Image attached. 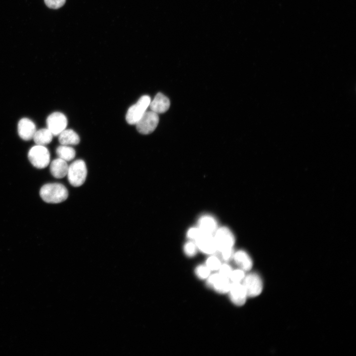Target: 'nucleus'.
I'll use <instances>...</instances> for the list:
<instances>
[{
  "label": "nucleus",
  "instance_id": "5701e85b",
  "mask_svg": "<svg viewBox=\"0 0 356 356\" xmlns=\"http://www.w3.org/2000/svg\"><path fill=\"white\" fill-rule=\"evenodd\" d=\"M245 276V271L242 269H233L229 276L232 282H241Z\"/></svg>",
  "mask_w": 356,
  "mask_h": 356
},
{
  "label": "nucleus",
  "instance_id": "4468645a",
  "mask_svg": "<svg viewBox=\"0 0 356 356\" xmlns=\"http://www.w3.org/2000/svg\"><path fill=\"white\" fill-rule=\"evenodd\" d=\"M198 227L203 232L213 234L218 228L217 221L210 215H204L198 219Z\"/></svg>",
  "mask_w": 356,
  "mask_h": 356
},
{
  "label": "nucleus",
  "instance_id": "f03ea898",
  "mask_svg": "<svg viewBox=\"0 0 356 356\" xmlns=\"http://www.w3.org/2000/svg\"><path fill=\"white\" fill-rule=\"evenodd\" d=\"M87 168L84 161L77 160L69 166L67 176L71 185L79 187L83 185L87 176Z\"/></svg>",
  "mask_w": 356,
  "mask_h": 356
},
{
  "label": "nucleus",
  "instance_id": "2eb2a0df",
  "mask_svg": "<svg viewBox=\"0 0 356 356\" xmlns=\"http://www.w3.org/2000/svg\"><path fill=\"white\" fill-rule=\"evenodd\" d=\"M235 264L244 271L250 270L253 266V261L245 251L239 250L234 252L233 258Z\"/></svg>",
  "mask_w": 356,
  "mask_h": 356
},
{
  "label": "nucleus",
  "instance_id": "6ab92c4d",
  "mask_svg": "<svg viewBox=\"0 0 356 356\" xmlns=\"http://www.w3.org/2000/svg\"><path fill=\"white\" fill-rule=\"evenodd\" d=\"M56 153L58 158L66 162L72 160L76 156L75 149L69 145L61 144L56 148Z\"/></svg>",
  "mask_w": 356,
  "mask_h": 356
},
{
  "label": "nucleus",
  "instance_id": "39448f33",
  "mask_svg": "<svg viewBox=\"0 0 356 356\" xmlns=\"http://www.w3.org/2000/svg\"><path fill=\"white\" fill-rule=\"evenodd\" d=\"M217 252L233 249L235 237L229 228L226 226L218 227L214 233Z\"/></svg>",
  "mask_w": 356,
  "mask_h": 356
},
{
  "label": "nucleus",
  "instance_id": "b1692460",
  "mask_svg": "<svg viewBox=\"0 0 356 356\" xmlns=\"http://www.w3.org/2000/svg\"><path fill=\"white\" fill-rule=\"evenodd\" d=\"M202 231L197 227H190L187 231L186 236L190 240L195 241Z\"/></svg>",
  "mask_w": 356,
  "mask_h": 356
},
{
  "label": "nucleus",
  "instance_id": "9b49d317",
  "mask_svg": "<svg viewBox=\"0 0 356 356\" xmlns=\"http://www.w3.org/2000/svg\"><path fill=\"white\" fill-rule=\"evenodd\" d=\"M230 301L237 306L243 305L247 296L246 290L242 282H232L228 292Z\"/></svg>",
  "mask_w": 356,
  "mask_h": 356
},
{
  "label": "nucleus",
  "instance_id": "6e6552de",
  "mask_svg": "<svg viewBox=\"0 0 356 356\" xmlns=\"http://www.w3.org/2000/svg\"><path fill=\"white\" fill-rule=\"evenodd\" d=\"M67 122V119L64 114L55 112L50 114L46 119L47 128L53 135H58L66 129Z\"/></svg>",
  "mask_w": 356,
  "mask_h": 356
},
{
  "label": "nucleus",
  "instance_id": "20e7f679",
  "mask_svg": "<svg viewBox=\"0 0 356 356\" xmlns=\"http://www.w3.org/2000/svg\"><path fill=\"white\" fill-rule=\"evenodd\" d=\"M29 160L35 167L43 169L50 162V153L46 147L36 145L30 148L28 153Z\"/></svg>",
  "mask_w": 356,
  "mask_h": 356
},
{
  "label": "nucleus",
  "instance_id": "f257e3e1",
  "mask_svg": "<svg viewBox=\"0 0 356 356\" xmlns=\"http://www.w3.org/2000/svg\"><path fill=\"white\" fill-rule=\"evenodd\" d=\"M42 199L48 203L56 204L64 201L68 197L67 188L59 183H47L40 189Z\"/></svg>",
  "mask_w": 356,
  "mask_h": 356
},
{
  "label": "nucleus",
  "instance_id": "dca6fc26",
  "mask_svg": "<svg viewBox=\"0 0 356 356\" xmlns=\"http://www.w3.org/2000/svg\"><path fill=\"white\" fill-rule=\"evenodd\" d=\"M68 166L66 161L58 158L53 160L50 163V173L55 178H63L67 176Z\"/></svg>",
  "mask_w": 356,
  "mask_h": 356
},
{
  "label": "nucleus",
  "instance_id": "423d86ee",
  "mask_svg": "<svg viewBox=\"0 0 356 356\" xmlns=\"http://www.w3.org/2000/svg\"><path fill=\"white\" fill-rule=\"evenodd\" d=\"M159 121L158 114L151 110L146 111L135 125L139 133L148 134L155 130Z\"/></svg>",
  "mask_w": 356,
  "mask_h": 356
},
{
  "label": "nucleus",
  "instance_id": "f8f14e48",
  "mask_svg": "<svg viewBox=\"0 0 356 356\" xmlns=\"http://www.w3.org/2000/svg\"><path fill=\"white\" fill-rule=\"evenodd\" d=\"M36 131L35 124L30 119L23 118L18 122L17 132L22 139L27 141L33 139Z\"/></svg>",
  "mask_w": 356,
  "mask_h": 356
},
{
  "label": "nucleus",
  "instance_id": "a211bd4d",
  "mask_svg": "<svg viewBox=\"0 0 356 356\" xmlns=\"http://www.w3.org/2000/svg\"><path fill=\"white\" fill-rule=\"evenodd\" d=\"M53 136L47 128H44L36 131L33 139L37 145L44 146L52 141Z\"/></svg>",
  "mask_w": 356,
  "mask_h": 356
},
{
  "label": "nucleus",
  "instance_id": "412c9836",
  "mask_svg": "<svg viewBox=\"0 0 356 356\" xmlns=\"http://www.w3.org/2000/svg\"><path fill=\"white\" fill-rule=\"evenodd\" d=\"M183 251L187 256L189 257L194 256L198 251V248L195 241L190 240L186 242L183 246Z\"/></svg>",
  "mask_w": 356,
  "mask_h": 356
},
{
  "label": "nucleus",
  "instance_id": "1a4fd4ad",
  "mask_svg": "<svg viewBox=\"0 0 356 356\" xmlns=\"http://www.w3.org/2000/svg\"><path fill=\"white\" fill-rule=\"evenodd\" d=\"M206 284L217 293L225 294L228 292L231 281L228 277L222 276L218 272L211 274L206 279Z\"/></svg>",
  "mask_w": 356,
  "mask_h": 356
},
{
  "label": "nucleus",
  "instance_id": "a878e982",
  "mask_svg": "<svg viewBox=\"0 0 356 356\" xmlns=\"http://www.w3.org/2000/svg\"><path fill=\"white\" fill-rule=\"evenodd\" d=\"M232 270L230 265L226 263L222 264L218 269L221 275L228 278Z\"/></svg>",
  "mask_w": 356,
  "mask_h": 356
},
{
  "label": "nucleus",
  "instance_id": "bb28decb",
  "mask_svg": "<svg viewBox=\"0 0 356 356\" xmlns=\"http://www.w3.org/2000/svg\"><path fill=\"white\" fill-rule=\"evenodd\" d=\"M222 260L227 262L233 258L234 250L233 249H228L219 252Z\"/></svg>",
  "mask_w": 356,
  "mask_h": 356
},
{
  "label": "nucleus",
  "instance_id": "393cba45",
  "mask_svg": "<svg viewBox=\"0 0 356 356\" xmlns=\"http://www.w3.org/2000/svg\"><path fill=\"white\" fill-rule=\"evenodd\" d=\"M44 1L49 8L58 9L65 4L66 0H44Z\"/></svg>",
  "mask_w": 356,
  "mask_h": 356
},
{
  "label": "nucleus",
  "instance_id": "7ed1b4c3",
  "mask_svg": "<svg viewBox=\"0 0 356 356\" xmlns=\"http://www.w3.org/2000/svg\"><path fill=\"white\" fill-rule=\"evenodd\" d=\"M149 96H141L137 102L128 109L126 115V120L130 125H135L140 119L149 106L151 101Z\"/></svg>",
  "mask_w": 356,
  "mask_h": 356
},
{
  "label": "nucleus",
  "instance_id": "f3484780",
  "mask_svg": "<svg viewBox=\"0 0 356 356\" xmlns=\"http://www.w3.org/2000/svg\"><path fill=\"white\" fill-rule=\"evenodd\" d=\"M58 141L61 145H72L79 143L78 134L72 129H65L58 135Z\"/></svg>",
  "mask_w": 356,
  "mask_h": 356
},
{
  "label": "nucleus",
  "instance_id": "ddd939ff",
  "mask_svg": "<svg viewBox=\"0 0 356 356\" xmlns=\"http://www.w3.org/2000/svg\"><path fill=\"white\" fill-rule=\"evenodd\" d=\"M170 102L169 98L162 93H158L152 100L149 107L150 110L157 114L166 112L169 108Z\"/></svg>",
  "mask_w": 356,
  "mask_h": 356
},
{
  "label": "nucleus",
  "instance_id": "0eeeda50",
  "mask_svg": "<svg viewBox=\"0 0 356 356\" xmlns=\"http://www.w3.org/2000/svg\"><path fill=\"white\" fill-rule=\"evenodd\" d=\"M242 282L248 297H256L261 293L263 284L258 274L251 273L245 275Z\"/></svg>",
  "mask_w": 356,
  "mask_h": 356
},
{
  "label": "nucleus",
  "instance_id": "aec40b11",
  "mask_svg": "<svg viewBox=\"0 0 356 356\" xmlns=\"http://www.w3.org/2000/svg\"><path fill=\"white\" fill-rule=\"evenodd\" d=\"M210 255L211 256L207 259L205 265L211 271L218 270L222 264L221 260L219 257L213 254Z\"/></svg>",
  "mask_w": 356,
  "mask_h": 356
},
{
  "label": "nucleus",
  "instance_id": "9d476101",
  "mask_svg": "<svg viewBox=\"0 0 356 356\" xmlns=\"http://www.w3.org/2000/svg\"><path fill=\"white\" fill-rule=\"evenodd\" d=\"M198 250L204 254L213 255L217 252V248L214 235L202 232L195 241Z\"/></svg>",
  "mask_w": 356,
  "mask_h": 356
},
{
  "label": "nucleus",
  "instance_id": "4be33fe9",
  "mask_svg": "<svg viewBox=\"0 0 356 356\" xmlns=\"http://www.w3.org/2000/svg\"><path fill=\"white\" fill-rule=\"evenodd\" d=\"M211 270L205 265H198L195 269V273L200 279H206L211 274Z\"/></svg>",
  "mask_w": 356,
  "mask_h": 356
}]
</instances>
